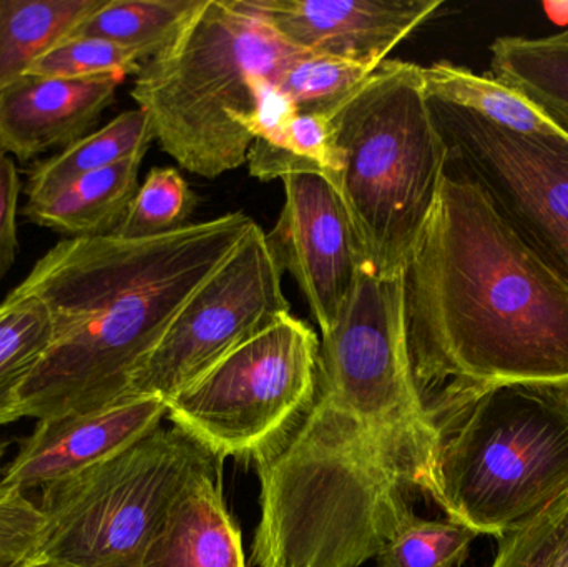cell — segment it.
<instances>
[{
    "mask_svg": "<svg viewBox=\"0 0 568 567\" xmlns=\"http://www.w3.org/2000/svg\"><path fill=\"white\" fill-rule=\"evenodd\" d=\"M282 275L266 233L255 223L186 300L133 378L130 398L156 396L169 403L233 350L290 315Z\"/></svg>",
    "mask_w": 568,
    "mask_h": 567,
    "instance_id": "9",
    "label": "cell"
},
{
    "mask_svg": "<svg viewBox=\"0 0 568 567\" xmlns=\"http://www.w3.org/2000/svg\"><path fill=\"white\" fill-rule=\"evenodd\" d=\"M153 140L152 123L142 109L120 113L102 129L37 163L27 182V205L49 202L80 176L145 156Z\"/></svg>",
    "mask_w": 568,
    "mask_h": 567,
    "instance_id": "18",
    "label": "cell"
},
{
    "mask_svg": "<svg viewBox=\"0 0 568 567\" xmlns=\"http://www.w3.org/2000/svg\"><path fill=\"white\" fill-rule=\"evenodd\" d=\"M303 52L245 0H203L176 39L143 63L132 97L163 152L216 179L246 162L253 139L239 119L255 109L260 83L278 82Z\"/></svg>",
    "mask_w": 568,
    "mask_h": 567,
    "instance_id": "4",
    "label": "cell"
},
{
    "mask_svg": "<svg viewBox=\"0 0 568 567\" xmlns=\"http://www.w3.org/2000/svg\"><path fill=\"white\" fill-rule=\"evenodd\" d=\"M439 433L414 378L400 279L357 276L307 408L253 458L256 567H359L434 499Z\"/></svg>",
    "mask_w": 568,
    "mask_h": 567,
    "instance_id": "1",
    "label": "cell"
},
{
    "mask_svg": "<svg viewBox=\"0 0 568 567\" xmlns=\"http://www.w3.org/2000/svg\"><path fill=\"white\" fill-rule=\"evenodd\" d=\"M403 283L433 423L500 386L568 385V285L463 170H447Z\"/></svg>",
    "mask_w": 568,
    "mask_h": 567,
    "instance_id": "2",
    "label": "cell"
},
{
    "mask_svg": "<svg viewBox=\"0 0 568 567\" xmlns=\"http://www.w3.org/2000/svg\"><path fill=\"white\" fill-rule=\"evenodd\" d=\"M123 80L20 77L0 90V150L26 163L72 145L92 133Z\"/></svg>",
    "mask_w": 568,
    "mask_h": 567,
    "instance_id": "14",
    "label": "cell"
},
{
    "mask_svg": "<svg viewBox=\"0 0 568 567\" xmlns=\"http://www.w3.org/2000/svg\"><path fill=\"white\" fill-rule=\"evenodd\" d=\"M477 536L453 519L416 518L381 549L376 567H459Z\"/></svg>",
    "mask_w": 568,
    "mask_h": 567,
    "instance_id": "25",
    "label": "cell"
},
{
    "mask_svg": "<svg viewBox=\"0 0 568 567\" xmlns=\"http://www.w3.org/2000/svg\"><path fill=\"white\" fill-rule=\"evenodd\" d=\"M433 105L450 160L483 186L514 232L568 285V146Z\"/></svg>",
    "mask_w": 568,
    "mask_h": 567,
    "instance_id": "10",
    "label": "cell"
},
{
    "mask_svg": "<svg viewBox=\"0 0 568 567\" xmlns=\"http://www.w3.org/2000/svg\"><path fill=\"white\" fill-rule=\"evenodd\" d=\"M43 563L40 551L0 548V567H36Z\"/></svg>",
    "mask_w": 568,
    "mask_h": 567,
    "instance_id": "32",
    "label": "cell"
},
{
    "mask_svg": "<svg viewBox=\"0 0 568 567\" xmlns=\"http://www.w3.org/2000/svg\"><path fill=\"white\" fill-rule=\"evenodd\" d=\"M343 156L336 192L367 265L404 273L449 170L423 65L387 59L329 115Z\"/></svg>",
    "mask_w": 568,
    "mask_h": 567,
    "instance_id": "5",
    "label": "cell"
},
{
    "mask_svg": "<svg viewBox=\"0 0 568 567\" xmlns=\"http://www.w3.org/2000/svg\"><path fill=\"white\" fill-rule=\"evenodd\" d=\"M447 519L506 538L568 503V385L490 389L434 419Z\"/></svg>",
    "mask_w": 568,
    "mask_h": 567,
    "instance_id": "6",
    "label": "cell"
},
{
    "mask_svg": "<svg viewBox=\"0 0 568 567\" xmlns=\"http://www.w3.org/2000/svg\"><path fill=\"white\" fill-rule=\"evenodd\" d=\"M43 518L22 492L0 483V548L40 551Z\"/></svg>",
    "mask_w": 568,
    "mask_h": 567,
    "instance_id": "29",
    "label": "cell"
},
{
    "mask_svg": "<svg viewBox=\"0 0 568 567\" xmlns=\"http://www.w3.org/2000/svg\"><path fill=\"white\" fill-rule=\"evenodd\" d=\"M166 403L140 396L100 412L40 419L0 483L26 492L77 475L149 435L165 418Z\"/></svg>",
    "mask_w": 568,
    "mask_h": 567,
    "instance_id": "13",
    "label": "cell"
},
{
    "mask_svg": "<svg viewBox=\"0 0 568 567\" xmlns=\"http://www.w3.org/2000/svg\"><path fill=\"white\" fill-rule=\"evenodd\" d=\"M317 353L314 330L284 315L170 399L166 416L216 458L253 459L310 405Z\"/></svg>",
    "mask_w": 568,
    "mask_h": 567,
    "instance_id": "8",
    "label": "cell"
},
{
    "mask_svg": "<svg viewBox=\"0 0 568 567\" xmlns=\"http://www.w3.org/2000/svg\"><path fill=\"white\" fill-rule=\"evenodd\" d=\"M196 196L173 166H155L139 186L113 235L129 240L153 239L186 225Z\"/></svg>",
    "mask_w": 568,
    "mask_h": 567,
    "instance_id": "24",
    "label": "cell"
},
{
    "mask_svg": "<svg viewBox=\"0 0 568 567\" xmlns=\"http://www.w3.org/2000/svg\"><path fill=\"white\" fill-rule=\"evenodd\" d=\"M284 205L266 235L276 265L300 286L320 326L329 332L367 265L334 186L316 173L284 176Z\"/></svg>",
    "mask_w": 568,
    "mask_h": 567,
    "instance_id": "11",
    "label": "cell"
},
{
    "mask_svg": "<svg viewBox=\"0 0 568 567\" xmlns=\"http://www.w3.org/2000/svg\"><path fill=\"white\" fill-rule=\"evenodd\" d=\"M105 0H0V90L92 16Z\"/></svg>",
    "mask_w": 568,
    "mask_h": 567,
    "instance_id": "20",
    "label": "cell"
},
{
    "mask_svg": "<svg viewBox=\"0 0 568 567\" xmlns=\"http://www.w3.org/2000/svg\"><path fill=\"white\" fill-rule=\"evenodd\" d=\"M143 156L80 176L59 195L27 205L23 216L70 239L113 235L139 190Z\"/></svg>",
    "mask_w": 568,
    "mask_h": 567,
    "instance_id": "17",
    "label": "cell"
},
{
    "mask_svg": "<svg viewBox=\"0 0 568 567\" xmlns=\"http://www.w3.org/2000/svg\"><path fill=\"white\" fill-rule=\"evenodd\" d=\"M49 312L33 296L10 295L0 303V426L22 418L19 393L52 345Z\"/></svg>",
    "mask_w": 568,
    "mask_h": 567,
    "instance_id": "22",
    "label": "cell"
},
{
    "mask_svg": "<svg viewBox=\"0 0 568 567\" xmlns=\"http://www.w3.org/2000/svg\"><path fill=\"white\" fill-rule=\"evenodd\" d=\"M489 73L523 92L568 133V27L542 37H497Z\"/></svg>",
    "mask_w": 568,
    "mask_h": 567,
    "instance_id": "19",
    "label": "cell"
},
{
    "mask_svg": "<svg viewBox=\"0 0 568 567\" xmlns=\"http://www.w3.org/2000/svg\"><path fill=\"white\" fill-rule=\"evenodd\" d=\"M140 567H246L242 531L223 498L222 463L180 495Z\"/></svg>",
    "mask_w": 568,
    "mask_h": 567,
    "instance_id": "15",
    "label": "cell"
},
{
    "mask_svg": "<svg viewBox=\"0 0 568 567\" xmlns=\"http://www.w3.org/2000/svg\"><path fill=\"white\" fill-rule=\"evenodd\" d=\"M253 225L236 212L153 239L57 243L12 290L42 302L53 332L20 388L22 418L83 415L133 399V378L186 300Z\"/></svg>",
    "mask_w": 568,
    "mask_h": 567,
    "instance_id": "3",
    "label": "cell"
},
{
    "mask_svg": "<svg viewBox=\"0 0 568 567\" xmlns=\"http://www.w3.org/2000/svg\"><path fill=\"white\" fill-rule=\"evenodd\" d=\"M36 567H83L75 565H67V563H40L39 566Z\"/></svg>",
    "mask_w": 568,
    "mask_h": 567,
    "instance_id": "33",
    "label": "cell"
},
{
    "mask_svg": "<svg viewBox=\"0 0 568 567\" xmlns=\"http://www.w3.org/2000/svg\"><path fill=\"white\" fill-rule=\"evenodd\" d=\"M544 567H568V505L560 516L556 529L552 549Z\"/></svg>",
    "mask_w": 568,
    "mask_h": 567,
    "instance_id": "31",
    "label": "cell"
},
{
    "mask_svg": "<svg viewBox=\"0 0 568 567\" xmlns=\"http://www.w3.org/2000/svg\"><path fill=\"white\" fill-rule=\"evenodd\" d=\"M145 60L99 37H67L33 62L26 75L52 79H100L139 75Z\"/></svg>",
    "mask_w": 568,
    "mask_h": 567,
    "instance_id": "26",
    "label": "cell"
},
{
    "mask_svg": "<svg viewBox=\"0 0 568 567\" xmlns=\"http://www.w3.org/2000/svg\"><path fill=\"white\" fill-rule=\"evenodd\" d=\"M379 65L331 53L303 52L280 75L276 89L296 112L329 117Z\"/></svg>",
    "mask_w": 568,
    "mask_h": 567,
    "instance_id": "23",
    "label": "cell"
},
{
    "mask_svg": "<svg viewBox=\"0 0 568 567\" xmlns=\"http://www.w3.org/2000/svg\"><path fill=\"white\" fill-rule=\"evenodd\" d=\"M567 505L550 509L520 531L499 539V553L493 567H544Z\"/></svg>",
    "mask_w": 568,
    "mask_h": 567,
    "instance_id": "28",
    "label": "cell"
},
{
    "mask_svg": "<svg viewBox=\"0 0 568 567\" xmlns=\"http://www.w3.org/2000/svg\"><path fill=\"white\" fill-rule=\"evenodd\" d=\"M3 453H6V446L0 445V462H2Z\"/></svg>",
    "mask_w": 568,
    "mask_h": 567,
    "instance_id": "34",
    "label": "cell"
},
{
    "mask_svg": "<svg viewBox=\"0 0 568 567\" xmlns=\"http://www.w3.org/2000/svg\"><path fill=\"white\" fill-rule=\"evenodd\" d=\"M20 190L22 183L12 156L0 150V280L12 269L19 249L17 209Z\"/></svg>",
    "mask_w": 568,
    "mask_h": 567,
    "instance_id": "30",
    "label": "cell"
},
{
    "mask_svg": "<svg viewBox=\"0 0 568 567\" xmlns=\"http://www.w3.org/2000/svg\"><path fill=\"white\" fill-rule=\"evenodd\" d=\"M202 3L203 0H105L72 36L109 40L139 53L146 63L176 39Z\"/></svg>",
    "mask_w": 568,
    "mask_h": 567,
    "instance_id": "21",
    "label": "cell"
},
{
    "mask_svg": "<svg viewBox=\"0 0 568 567\" xmlns=\"http://www.w3.org/2000/svg\"><path fill=\"white\" fill-rule=\"evenodd\" d=\"M423 79L433 103L464 110L517 135L568 146V133L542 109L490 73L479 75L467 67L439 60L423 67Z\"/></svg>",
    "mask_w": 568,
    "mask_h": 567,
    "instance_id": "16",
    "label": "cell"
},
{
    "mask_svg": "<svg viewBox=\"0 0 568 567\" xmlns=\"http://www.w3.org/2000/svg\"><path fill=\"white\" fill-rule=\"evenodd\" d=\"M223 463L183 429L156 426L116 455L42 489L43 563L140 567L176 499Z\"/></svg>",
    "mask_w": 568,
    "mask_h": 567,
    "instance_id": "7",
    "label": "cell"
},
{
    "mask_svg": "<svg viewBox=\"0 0 568 567\" xmlns=\"http://www.w3.org/2000/svg\"><path fill=\"white\" fill-rule=\"evenodd\" d=\"M284 40L304 52L381 65L443 0H245Z\"/></svg>",
    "mask_w": 568,
    "mask_h": 567,
    "instance_id": "12",
    "label": "cell"
},
{
    "mask_svg": "<svg viewBox=\"0 0 568 567\" xmlns=\"http://www.w3.org/2000/svg\"><path fill=\"white\" fill-rule=\"evenodd\" d=\"M275 146L316 166L334 190L339 185L343 156L334 142L329 117L323 113H294Z\"/></svg>",
    "mask_w": 568,
    "mask_h": 567,
    "instance_id": "27",
    "label": "cell"
}]
</instances>
